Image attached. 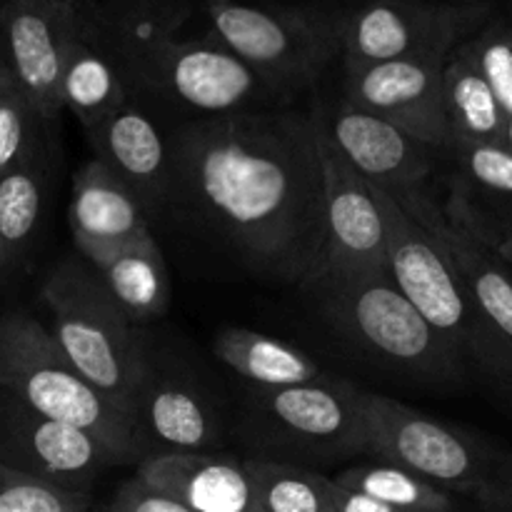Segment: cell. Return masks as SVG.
Listing matches in <instances>:
<instances>
[{
	"mask_svg": "<svg viewBox=\"0 0 512 512\" xmlns=\"http://www.w3.org/2000/svg\"><path fill=\"white\" fill-rule=\"evenodd\" d=\"M170 203L250 273L303 285L325 243L315 118L240 110L183 125L170 140Z\"/></svg>",
	"mask_w": 512,
	"mask_h": 512,
	"instance_id": "6da1fadb",
	"label": "cell"
},
{
	"mask_svg": "<svg viewBox=\"0 0 512 512\" xmlns=\"http://www.w3.org/2000/svg\"><path fill=\"white\" fill-rule=\"evenodd\" d=\"M365 455L400 465L480 512H512V450L400 400L360 390Z\"/></svg>",
	"mask_w": 512,
	"mask_h": 512,
	"instance_id": "7a4b0ae2",
	"label": "cell"
},
{
	"mask_svg": "<svg viewBox=\"0 0 512 512\" xmlns=\"http://www.w3.org/2000/svg\"><path fill=\"white\" fill-rule=\"evenodd\" d=\"M385 225V253L395 288L425 323L512 405V353L475 308L458 268L433 233L405 213L388 193L373 188Z\"/></svg>",
	"mask_w": 512,
	"mask_h": 512,
	"instance_id": "3957f363",
	"label": "cell"
},
{
	"mask_svg": "<svg viewBox=\"0 0 512 512\" xmlns=\"http://www.w3.org/2000/svg\"><path fill=\"white\" fill-rule=\"evenodd\" d=\"M320 315L373 360L433 385L463 383V360L395 288L390 270L320 273L303 283Z\"/></svg>",
	"mask_w": 512,
	"mask_h": 512,
	"instance_id": "277c9868",
	"label": "cell"
},
{
	"mask_svg": "<svg viewBox=\"0 0 512 512\" xmlns=\"http://www.w3.org/2000/svg\"><path fill=\"white\" fill-rule=\"evenodd\" d=\"M208 33L275 93L313 85L343 48L340 0H203Z\"/></svg>",
	"mask_w": 512,
	"mask_h": 512,
	"instance_id": "5b68a950",
	"label": "cell"
},
{
	"mask_svg": "<svg viewBox=\"0 0 512 512\" xmlns=\"http://www.w3.org/2000/svg\"><path fill=\"white\" fill-rule=\"evenodd\" d=\"M0 390L33 413L93 435L120 465L145 458L138 423L85 383L50 330L28 313L0 318Z\"/></svg>",
	"mask_w": 512,
	"mask_h": 512,
	"instance_id": "8992f818",
	"label": "cell"
},
{
	"mask_svg": "<svg viewBox=\"0 0 512 512\" xmlns=\"http://www.w3.org/2000/svg\"><path fill=\"white\" fill-rule=\"evenodd\" d=\"M50 335L80 378L135 420V393L148 358V340L125 320L83 258H65L43 285ZM138 423V420H135Z\"/></svg>",
	"mask_w": 512,
	"mask_h": 512,
	"instance_id": "52a82bcc",
	"label": "cell"
},
{
	"mask_svg": "<svg viewBox=\"0 0 512 512\" xmlns=\"http://www.w3.org/2000/svg\"><path fill=\"white\" fill-rule=\"evenodd\" d=\"M343 3V68L433 60L445 63L455 48L478 33L493 10L450 0H340Z\"/></svg>",
	"mask_w": 512,
	"mask_h": 512,
	"instance_id": "ba28073f",
	"label": "cell"
},
{
	"mask_svg": "<svg viewBox=\"0 0 512 512\" xmlns=\"http://www.w3.org/2000/svg\"><path fill=\"white\" fill-rule=\"evenodd\" d=\"M248 425L255 443L315 460L365 455V423L360 390L348 380L280 390H250Z\"/></svg>",
	"mask_w": 512,
	"mask_h": 512,
	"instance_id": "9c48e42d",
	"label": "cell"
},
{
	"mask_svg": "<svg viewBox=\"0 0 512 512\" xmlns=\"http://www.w3.org/2000/svg\"><path fill=\"white\" fill-rule=\"evenodd\" d=\"M75 15L80 38L115 65L128 93L153 98L165 50L203 15V0H75Z\"/></svg>",
	"mask_w": 512,
	"mask_h": 512,
	"instance_id": "30bf717a",
	"label": "cell"
},
{
	"mask_svg": "<svg viewBox=\"0 0 512 512\" xmlns=\"http://www.w3.org/2000/svg\"><path fill=\"white\" fill-rule=\"evenodd\" d=\"M315 118L320 168H323L325 243L318 265L310 273H373L388 270L385 253V225L373 185L360 178L348 160L330 143L323 123Z\"/></svg>",
	"mask_w": 512,
	"mask_h": 512,
	"instance_id": "8fae6325",
	"label": "cell"
},
{
	"mask_svg": "<svg viewBox=\"0 0 512 512\" xmlns=\"http://www.w3.org/2000/svg\"><path fill=\"white\" fill-rule=\"evenodd\" d=\"M5 63L43 123L55 120L65 55L78 38L75 0H0Z\"/></svg>",
	"mask_w": 512,
	"mask_h": 512,
	"instance_id": "7c38bea8",
	"label": "cell"
},
{
	"mask_svg": "<svg viewBox=\"0 0 512 512\" xmlns=\"http://www.w3.org/2000/svg\"><path fill=\"white\" fill-rule=\"evenodd\" d=\"M0 463L88 493L90 483L120 460L85 430L33 413L0 390Z\"/></svg>",
	"mask_w": 512,
	"mask_h": 512,
	"instance_id": "4fadbf2b",
	"label": "cell"
},
{
	"mask_svg": "<svg viewBox=\"0 0 512 512\" xmlns=\"http://www.w3.org/2000/svg\"><path fill=\"white\" fill-rule=\"evenodd\" d=\"M443 68L445 63L433 60H390L343 68V98L388 120L430 150L448 153Z\"/></svg>",
	"mask_w": 512,
	"mask_h": 512,
	"instance_id": "5bb4252c",
	"label": "cell"
},
{
	"mask_svg": "<svg viewBox=\"0 0 512 512\" xmlns=\"http://www.w3.org/2000/svg\"><path fill=\"white\" fill-rule=\"evenodd\" d=\"M273 93L253 68L210 35L183 38L170 45L153 83V98L198 110L208 118L240 113Z\"/></svg>",
	"mask_w": 512,
	"mask_h": 512,
	"instance_id": "9a60e30c",
	"label": "cell"
},
{
	"mask_svg": "<svg viewBox=\"0 0 512 512\" xmlns=\"http://www.w3.org/2000/svg\"><path fill=\"white\" fill-rule=\"evenodd\" d=\"M318 118L335 150L373 188L388 195L425 188L435 153L428 145L345 98L318 110Z\"/></svg>",
	"mask_w": 512,
	"mask_h": 512,
	"instance_id": "2e32d148",
	"label": "cell"
},
{
	"mask_svg": "<svg viewBox=\"0 0 512 512\" xmlns=\"http://www.w3.org/2000/svg\"><path fill=\"white\" fill-rule=\"evenodd\" d=\"M390 198L438 238L458 268L475 308L512 353V270L470 230L455 223L425 188L405 190Z\"/></svg>",
	"mask_w": 512,
	"mask_h": 512,
	"instance_id": "e0dca14e",
	"label": "cell"
},
{
	"mask_svg": "<svg viewBox=\"0 0 512 512\" xmlns=\"http://www.w3.org/2000/svg\"><path fill=\"white\" fill-rule=\"evenodd\" d=\"M135 420L145 445H163V453H203L220 443V418L195 378L183 370L145 358L135 393Z\"/></svg>",
	"mask_w": 512,
	"mask_h": 512,
	"instance_id": "ac0fdd59",
	"label": "cell"
},
{
	"mask_svg": "<svg viewBox=\"0 0 512 512\" xmlns=\"http://www.w3.org/2000/svg\"><path fill=\"white\" fill-rule=\"evenodd\" d=\"M135 475L193 512H263L248 460L233 455L150 453Z\"/></svg>",
	"mask_w": 512,
	"mask_h": 512,
	"instance_id": "d6986e66",
	"label": "cell"
},
{
	"mask_svg": "<svg viewBox=\"0 0 512 512\" xmlns=\"http://www.w3.org/2000/svg\"><path fill=\"white\" fill-rule=\"evenodd\" d=\"M68 225L85 260L123 248L148 235V213L128 185L98 158L88 160L73 178Z\"/></svg>",
	"mask_w": 512,
	"mask_h": 512,
	"instance_id": "ffe728a7",
	"label": "cell"
},
{
	"mask_svg": "<svg viewBox=\"0 0 512 512\" xmlns=\"http://www.w3.org/2000/svg\"><path fill=\"white\" fill-rule=\"evenodd\" d=\"M88 135L100 163L128 185L148 218L170 203V145L138 105L128 100Z\"/></svg>",
	"mask_w": 512,
	"mask_h": 512,
	"instance_id": "44dd1931",
	"label": "cell"
},
{
	"mask_svg": "<svg viewBox=\"0 0 512 512\" xmlns=\"http://www.w3.org/2000/svg\"><path fill=\"white\" fill-rule=\"evenodd\" d=\"M88 263L133 328L155 323L168 313V268L163 250L150 233L123 248L93 255Z\"/></svg>",
	"mask_w": 512,
	"mask_h": 512,
	"instance_id": "7402d4cb",
	"label": "cell"
},
{
	"mask_svg": "<svg viewBox=\"0 0 512 512\" xmlns=\"http://www.w3.org/2000/svg\"><path fill=\"white\" fill-rule=\"evenodd\" d=\"M213 353L228 370L258 390H280L330 378L298 345L250 328H223Z\"/></svg>",
	"mask_w": 512,
	"mask_h": 512,
	"instance_id": "603a6c76",
	"label": "cell"
},
{
	"mask_svg": "<svg viewBox=\"0 0 512 512\" xmlns=\"http://www.w3.org/2000/svg\"><path fill=\"white\" fill-rule=\"evenodd\" d=\"M443 105L450 130V148L475 143L508 145L503 108L478 65L460 48H455L453 55L445 60Z\"/></svg>",
	"mask_w": 512,
	"mask_h": 512,
	"instance_id": "cb8c5ba5",
	"label": "cell"
},
{
	"mask_svg": "<svg viewBox=\"0 0 512 512\" xmlns=\"http://www.w3.org/2000/svg\"><path fill=\"white\" fill-rule=\"evenodd\" d=\"M130 93L115 65L88 40L75 38L60 75V105L78 118L85 133H93L115 110L128 103Z\"/></svg>",
	"mask_w": 512,
	"mask_h": 512,
	"instance_id": "d4e9b609",
	"label": "cell"
},
{
	"mask_svg": "<svg viewBox=\"0 0 512 512\" xmlns=\"http://www.w3.org/2000/svg\"><path fill=\"white\" fill-rule=\"evenodd\" d=\"M45 168L38 143L0 175V240H3L5 263L18 255L33 240L43 210Z\"/></svg>",
	"mask_w": 512,
	"mask_h": 512,
	"instance_id": "484cf974",
	"label": "cell"
},
{
	"mask_svg": "<svg viewBox=\"0 0 512 512\" xmlns=\"http://www.w3.org/2000/svg\"><path fill=\"white\" fill-rule=\"evenodd\" d=\"M335 485L388 503L405 512H463V500L393 463L353 465L335 475Z\"/></svg>",
	"mask_w": 512,
	"mask_h": 512,
	"instance_id": "4316f807",
	"label": "cell"
},
{
	"mask_svg": "<svg viewBox=\"0 0 512 512\" xmlns=\"http://www.w3.org/2000/svg\"><path fill=\"white\" fill-rule=\"evenodd\" d=\"M263 512H335V480L295 463L248 458Z\"/></svg>",
	"mask_w": 512,
	"mask_h": 512,
	"instance_id": "83f0119b",
	"label": "cell"
},
{
	"mask_svg": "<svg viewBox=\"0 0 512 512\" xmlns=\"http://www.w3.org/2000/svg\"><path fill=\"white\" fill-rule=\"evenodd\" d=\"M443 210L512 270V198L475 193L453 178V190Z\"/></svg>",
	"mask_w": 512,
	"mask_h": 512,
	"instance_id": "f1b7e54d",
	"label": "cell"
},
{
	"mask_svg": "<svg viewBox=\"0 0 512 512\" xmlns=\"http://www.w3.org/2000/svg\"><path fill=\"white\" fill-rule=\"evenodd\" d=\"M478 65L505 113V138L512 148V18L493 13L488 23L460 45Z\"/></svg>",
	"mask_w": 512,
	"mask_h": 512,
	"instance_id": "f546056e",
	"label": "cell"
},
{
	"mask_svg": "<svg viewBox=\"0 0 512 512\" xmlns=\"http://www.w3.org/2000/svg\"><path fill=\"white\" fill-rule=\"evenodd\" d=\"M0 512H95L88 493L0 463Z\"/></svg>",
	"mask_w": 512,
	"mask_h": 512,
	"instance_id": "4dcf8cb0",
	"label": "cell"
},
{
	"mask_svg": "<svg viewBox=\"0 0 512 512\" xmlns=\"http://www.w3.org/2000/svg\"><path fill=\"white\" fill-rule=\"evenodd\" d=\"M38 120L28 95L10 73L5 58H0V175L33 148Z\"/></svg>",
	"mask_w": 512,
	"mask_h": 512,
	"instance_id": "1f68e13d",
	"label": "cell"
},
{
	"mask_svg": "<svg viewBox=\"0 0 512 512\" xmlns=\"http://www.w3.org/2000/svg\"><path fill=\"white\" fill-rule=\"evenodd\" d=\"M458 165V178L465 188L493 198H512V148L510 145L475 143L448 150Z\"/></svg>",
	"mask_w": 512,
	"mask_h": 512,
	"instance_id": "d6a6232c",
	"label": "cell"
},
{
	"mask_svg": "<svg viewBox=\"0 0 512 512\" xmlns=\"http://www.w3.org/2000/svg\"><path fill=\"white\" fill-rule=\"evenodd\" d=\"M105 512H193V510H188L183 503L170 498V495L150 488L148 483H143V480L135 475L133 480L120 485V490L113 495V500H110Z\"/></svg>",
	"mask_w": 512,
	"mask_h": 512,
	"instance_id": "836d02e7",
	"label": "cell"
},
{
	"mask_svg": "<svg viewBox=\"0 0 512 512\" xmlns=\"http://www.w3.org/2000/svg\"><path fill=\"white\" fill-rule=\"evenodd\" d=\"M335 512H405L400 508H393L388 503L370 498V495L355 493V490H345L335 485Z\"/></svg>",
	"mask_w": 512,
	"mask_h": 512,
	"instance_id": "e575fe53",
	"label": "cell"
},
{
	"mask_svg": "<svg viewBox=\"0 0 512 512\" xmlns=\"http://www.w3.org/2000/svg\"><path fill=\"white\" fill-rule=\"evenodd\" d=\"M495 10L493 13L505 15V18H512V0H493Z\"/></svg>",
	"mask_w": 512,
	"mask_h": 512,
	"instance_id": "d590c367",
	"label": "cell"
},
{
	"mask_svg": "<svg viewBox=\"0 0 512 512\" xmlns=\"http://www.w3.org/2000/svg\"><path fill=\"white\" fill-rule=\"evenodd\" d=\"M450 3H458V5H473V8H490L495 10L493 0H450Z\"/></svg>",
	"mask_w": 512,
	"mask_h": 512,
	"instance_id": "8d00e7d4",
	"label": "cell"
},
{
	"mask_svg": "<svg viewBox=\"0 0 512 512\" xmlns=\"http://www.w3.org/2000/svg\"><path fill=\"white\" fill-rule=\"evenodd\" d=\"M5 265V253H3V240H0V270H3Z\"/></svg>",
	"mask_w": 512,
	"mask_h": 512,
	"instance_id": "74e56055",
	"label": "cell"
},
{
	"mask_svg": "<svg viewBox=\"0 0 512 512\" xmlns=\"http://www.w3.org/2000/svg\"><path fill=\"white\" fill-rule=\"evenodd\" d=\"M285 3H308V0H285Z\"/></svg>",
	"mask_w": 512,
	"mask_h": 512,
	"instance_id": "f35d334b",
	"label": "cell"
}]
</instances>
